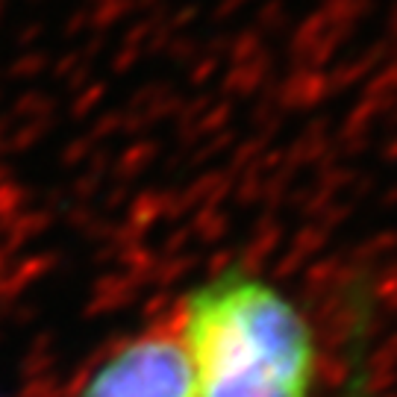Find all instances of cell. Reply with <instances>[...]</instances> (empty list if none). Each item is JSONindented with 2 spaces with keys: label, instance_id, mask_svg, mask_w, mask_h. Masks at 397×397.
I'll use <instances>...</instances> for the list:
<instances>
[{
  "label": "cell",
  "instance_id": "obj_1",
  "mask_svg": "<svg viewBox=\"0 0 397 397\" xmlns=\"http://www.w3.org/2000/svg\"><path fill=\"white\" fill-rule=\"evenodd\" d=\"M183 350L197 397H309L312 389L315 348L303 315L242 271L191 292Z\"/></svg>",
  "mask_w": 397,
  "mask_h": 397
},
{
  "label": "cell",
  "instance_id": "obj_2",
  "mask_svg": "<svg viewBox=\"0 0 397 397\" xmlns=\"http://www.w3.org/2000/svg\"><path fill=\"white\" fill-rule=\"evenodd\" d=\"M80 397H197V386L183 345L144 336L106 359Z\"/></svg>",
  "mask_w": 397,
  "mask_h": 397
}]
</instances>
